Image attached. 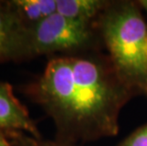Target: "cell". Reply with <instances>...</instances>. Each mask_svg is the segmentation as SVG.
I'll return each mask as SVG.
<instances>
[{
  "label": "cell",
  "mask_w": 147,
  "mask_h": 146,
  "mask_svg": "<svg viewBox=\"0 0 147 146\" xmlns=\"http://www.w3.org/2000/svg\"><path fill=\"white\" fill-rule=\"evenodd\" d=\"M139 3H140V5L144 9L145 11L147 12V0H142V1H140Z\"/></svg>",
  "instance_id": "obj_11"
},
{
  "label": "cell",
  "mask_w": 147,
  "mask_h": 146,
  "mask_svg": "<svg viewBox=\"0 0 147 146\" xmlns=\"http://www.w3.org/2000/svg\"><path fill=\"white\" fill-rule=\"evenodd\" d=\"M30 94L54 122L57 139L79 144L119 132V115L134 92L109 59L86 55L51 58Z\"/></svg>",
  "instance_id": "obj_1"
},
{
  "label": "cell",
  "mask_w": 147,
  "mask_h": 146,
  "mask_svg": "<svg viewBox=\"0 0 147 146\" xmlns=\"http://www.w3.org/2000/svg\"><path fill=\"white\" fill-rule=\"evenodd\" d=\"M0 130L5 132H23L35 139H41L35 122L27 107L15 96L12 86L0 81Z\"/></svg>",
  "instance_id": "obj_4"
},
{
  "label": "cell",
  "mask_w": 147,
  "mask_h": 146,
  "mask_svg": "<svg viewBox=\"0 0 147 146\" xmlns=\"http://www.w3.org/2000/svg\"><path fill=\"white\" fill-rule=\"evenodd\" d=\"M109 3L104 0H57V12L71 19L92 23Z\"/></svg>",
  "instance_id": "obj_7"
},
{
  "label": "cell",
  "mask_w": 147,
  "mask_h": 146,
  "mask_svg": "<svg viewBox=\"0 0 147 146\" xmlns=\"http://www.w3.org/2000/svg\"><path fill=\"white\" fill-rule=\"evenodd\" d=\"M9 7L26 29L57 12V0H7Z\"/></svg>",
  "instance_id": "obj_6"
},
{
  "label": "cell",
  "mask_w": 147,
  "mask_h": 146,
  "mask_svg": "<svg viewBox=\"0 0 147 146\" xmlns=\"http://www.w3.org/2000/svg\"><path fill=\"white\" fill-rule=\"evenodd\" d=\"M26 30L8 1L0 0V64L26 60Z\"/></svg>",
  "instance_id": "obj_5"
},
{
  "label": "cell",
  "mask_w": 147,
  "mask_h": 146,
  "mask_svg": "<svg viewBox=\"0 0 147 146\" xmlns=\"http://www.w3.org/2000/svg\"><path fill=\"white\" fill-rule=\"evenodd\" d=\"M0 146H17L11 141L8 132L0 130Z\"/></svg>",
  "instance_id": "obj_10"
},
{
  "label": "cell",
  "mask_w": 147,
  "mask_h": 146,
  "mask_svg": "<svg viewBox=\"0 0 147 146\" xmlns=\"http://www.w3.org/2000/svg\"><path fill=\"white\" fill-rule=\"evenodd\" d=\"M11 141L17 146H82L77 143L59 141H43L42 139H35L32 136L26 135L23 132H8Z\"/></svg>",
  "instance_id": "obj_8"
},
{
  "label": "cell",
  "mask_w": 147,
  "mask_h": 146,
  "mask_svg": "<svg viewBox=\"0 0 147 146\" xmlns=\"http://www.w3.org/2000/svg\"><path fill=\"white\" fill-rule=\"evenodd\" d=\"M93 24L55 12L26 30V59L39 55H74L93 41Z\"/></svg>",
  "instance_id": "obj_3"
},
{
  "label": "cell",
  "mask_w": 147,
  "mask_h": 146,
  "mask_svg": "<svg viewBox=\"0 0 147 146\" xmlns=\"http://www.w3.org/2000/svg\"><path fill=\"white\" fill-rule=\"evenodd\" d=\"M117 146H147V123L136 129Z\"/></svg>",
  "instance_id": "obj_9"
},
{
  "label": "cell",
  "mask_w": 147,
  "mask_h": 146,
  "mask_svg": "<svg viewBox=\"0 0 147 146\" xmlns=\"http://www.w3.org/2000/svg\"><path fill=\"white\" fill-rule=\"evenodd\" d=\"M98 19L115 72L135 95L147 96V25L138 5L110 2Z\"/></svg>",
  "instance_id": "obj_2"
}]
</instances>
